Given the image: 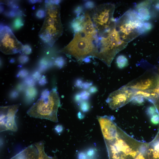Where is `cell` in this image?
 Segmentation results:
<instances>
[{
	"mask_svg": "<svg viewBox=\"0 0 159 159\" xmlns=\"http://www.w3.org/2000/svg\"><path fill=\"white\" fill-rule=\"evenodd\" d=\"M109 159H135L144 143L132 138L116 124L102 132Z\"/></svg>",
	"mask_w": 159,
	"mask_h": 159,
	"instance_id": "obj_1",
	"label": "cell"
},
{
	"mask_svg": "<svg viewBox=\"0 0 159 159\" xmlns=\"http://www.w3.org/2000/svg\"><path fill=\"white\" fill-rule=\"evenodd\" d=\"M96 32L93 43L95 57L110 67L115 55L124 49L128 43L120 37L116 27V22Z\"/></svg>",
	"mask_w": 159,
	"mask_h": 159,
	"instance_id": "obj_2",
	"label": "cell"
},
{
	"mask_svg": "<svg viewBox=\"0 0 159 159\" xmlns=\"http://www.w3.org/2000/svg\"><path fill=\"white\" fill-rule=\"evenodd\" d=\"M59 0L45 1V15L40 31L39 37L45 43L52 46L63 32Z\"/></svg>",
	"mask_w": 159,
	"mask_h": 159,
	"instance_id": "obj_3",
	"label": "cell"
},
{
	"mask_svg": "<svg viewBox=\"0 0 159 159\" xmlns=\"http://www.w3.org/2000/svg\"><path fill=\"white\" fill-rule=\"evenodd\" d=\"M59 94L56 88L50 92L45 91L41 97L28 110L27 113L31 117L58 122L57 113L60 106Z\"/></svg>",
	"mask_w": 159,
	"mask_h": 159,
	"instance_id": "obj_4",
	"label": "cell"
},
{
	"mask_svg": "<svg viewBox=\"0 0 159 159\" xmlns=\"http://www.w3.org/2000/svg\"><path fill=\"white\" fill-rule=\"evenodd\" d=\"M144 23L138 18L135 10H131L116 20V26L121 38L128 43L145 33Z\"/></svg>",
	"mask_w": 159,
	"mask_h": 159,
	"instance_id": "obj_5",
	"label": "cell"
},
{
	"mask_svg": "<svg viewBox=\"0 0 159 159\" xmlns=\"http://www.w3.org/2000/svg\"><path fill=\"white\" fill-rule=\"evenodd\" d=\"M24 45L17 39L9 27L1 25L0 49L6 54H13L22 50Z\"/></svg>",
	"mask_w": 159,
	"mask_h": 159,
	"instance_id": "obj_6",
	"label": "cell"
},
{
	"mask_svg": "<svg viewBox=\"0 0 159 159\" xmlns=\"http://www.w3.org/2000/svg\"><path fill=\"white\" fill-rule=\"evenodd\" d=\"M135 91L124 85L110 94L106 102L111 109H117L130 102L134 96Z\"/></svg>",
	"mask_w": 159,
	"mask_h": 159,
	"instance_id": "obj_7",
	"label": "cell"
},
{
	"mask_svg": "<svg viewBox=\"0 0 159 159\" xmlns=\"http://www.w3.org/2000/svg\"><path fill=\"white\" fill-rule=\"evenodd\" d=\"M20 103L0 107V131L7 130L16 132L17 126L15 120L16 114Z\"/></svg>",
	"mask_w": 159,
	"mask_h": 159,
	"instance_id": "obj_8",
	"label": "cell"
},
{
	"mask_svg": "<svg viewBox=\"0 0 159 159\" xmlns=\"http://www.w3.org/2000/svg\"><path fill=\"white\" fill-rule=\"evenodd\" d=\"M157 81L151 77L144 74L125 85L127 87L135 90L145 91L153 90L156 86Z\"/></svg>",
	"mask_w": 159,
	"mask_h": 159,
	"instance_id": "obj_9",
	"label": "cell"
},
{
	"mask_svg": "<svg viewBox=\"0 0 159 159\" xmlns=\"http://www.w3.org/2000/svg\"><path fill=\"white\" fill-rule=\"evenodd\" d=\"M150 1H146L142 2L136 5L135 11L138 18L141 21H144L150 19Z\"/></svg>",
	"mask_w": 159,
	"mask_h": 159,
	"instance_id": "obj_10",
	"label": "cell"
},
{
	"mask_svg": "<svg viewBox=\"0 0 159 159\" xmlns=\"http://www.w3.org/2000/svg\"><path fill=\"white\" fill-rule=\"evenodd\" d=\"M147 157V159H159V138L148 144Z\"/></svg>",
	"mask_w": 159,
	"mask_h": 159,
	"instance_id": "obj_11",
	"label": "cell"
},
{
	"mask_svg": "<svg viewBox=\"0 0 159 159\" xmlns=\"http://www.w3.org/2000/svg\"><path fill=\"white\" fill-rule=\"evenodd\" d=\"M38 151V156L37 159H56V158L50 157L45 154L44 150V143L40 141L34 144Z\"/></svg>",
	"mask_w": 159,
	"mask_h": 159,
	"instance_id": "obj_12",
	"label": "cell"
},
{
	"mask_svg": "<svg viewBox=\"0 0 159 159\" xmlns=\"http://www.w3.org/2000/svg\"><path fill=\"white\" fill-rule=\"evenodd\" d=\"M116 63L117 67L119 68L122 69L128 65V61L125 56L120 55L117 57L116 59Z\"/></svg>",
	"mask_w": 159,
	"mask_h": 159,
	"instance_id": "obj_13",
	"label": "cell"
},
{
	"mask_svg": "<svg viewBox=\"0 0 159 159\" xmlns=\"http://www.w3.org/2000/svg\"><path fill=\"white\" fill-rule=\"evenodd\" d=\"M146 100L143 97L140 95L135 96L130 101L132 104L138 105L143 104Z\"/></svg>",
	"mask_w": 159,
	"mask_h": 159,
	"instance_id": "obj_14",
	"label": "cell"
},
{
	"mask_svg": "<svg viewBox=\"0 0 159 159\" xmlns=\"http://www.w3.org/2000/svg\"><path fill=\"white\" fill-rule=\"evenodd\" d=\"M24 25L22 19L20 17H18L14 20L13 23V26L15 29H19Z\"/></svg>",
	"mask_w": 159,
	"mask_h": 159,
	"instance_id": "obj_15",
	"label": "cell"
},
{
	"mask_svg": "<svg viewBox=\"0 0 159 159\" xmlns=\"http://www.w3.org/2000/svg\"><path fill=\"white\" fill-rule=\"evenodd\" d=\"M79 93L81 100H87L90 96V93L86 90L82 91Z\"/></svg>",
	"mask_w": 159,
	"mask_h": 159,
	"instance_id": "obj_16",
	"label": "cell"
},
{
	"mask_svg": "<svg viewBox=\"0 0 159 159\" xmlns=\"http://www.w3.org/2000/svg\"><path fill=\"white\" fill-rule=\"evenodd\" d=\"M56 64L59 67H62L64 65L65 61L62 57H59L57 58L55 61Z\"/></svg>",
	"mask_w": 159,
	"mask_h": 159,
	"instance_id": "obj_17",
	"label": "cell"
},
{
	"mask_svg": "<svg viewBox=\"0 0 159 159\" xmlns=\"http://www.w3.org/2000/svg\"><path fill=\"white\" fill-rule=\"evenodd\" d=\"M22 50L24 53L29 54L32 52V48L29 45L26 44L24 46Z\"/></svg>",
	"mask_w": 159,
	"mask_h": 159,
	"instance_id": "obj_18",
	"label": "cell"
},
{
	"mask_svg": "<svg viewBox=\"0 0 159 159\" xmlns=\"http://www.w3.org/2000/svg\"><path fill=\"white\" fill-rule=\"evenodd\" d=\"M144 27L145 32H148L152 29L153 26L150 23L144 22Z\"/></svg>",
	"mask_w": 159,
	"mask_h": 159,
	"instance_id": "obj_19",
	"label": "cell"
},
{
	"mask_svg": "<svg viewBox=\"0 0 159 159\" xmlns=\"http://www.w3.org/2000/svg\"><path fill=\"white\" fill-rule=\"evenodd\" d=\"M36 15L39 18H42L45 16V12L43 10L39 9L37 11Z\"/></svg>",
	"mask_w": 159,
	"mask_h": 159,
	"instance_id": "obj_20",
	"label": "cell"
},
{
	"mask_svg": "<svg viewBox=\"0 0 159 159\" xmlns=\"http://www.w3.org/2000/svg\"><path fill=\"white\" fill-rule=\"evenodd\" d=\"M85 7L88 9H92L95 7V4L92 1H87L85 4Z\"/></svg>",
	"mask_w": 159,
	"mask_h": 159,
	"instance_id": "obj_21",
	"label": "cell"
},
{
	"mask_svg": "<svg viewBox=\"0 0 159 159\" xmlns=\"http://www.w3.org/2000/svg\"><path fill=\"white\" fill-rule=\"evenodd\" d=\"M81 109L83 111H87L89 108V105L88 103L86 102H83L81 106Z\"/></svg>",
	"mask_w": 159,
	"mask_h": 159,
	"instance_id": "obj_22",
	"label": "cell"
},
{
	"mask_svg": "<svg viewBox=\"0 0 159 159\" xmlns=\"http://www.w3.org/2000/svg\"><path fill=\"white\" fill-rule=\"evenodd\" d=\"M28 57L26 56L22 55L20 56L19 58V62L22 63L26 62L28 60Z\"/></svg>",
	"mask_w": 159,
	"mask_h": 159,
	"instance_id": "obj_23",
	"label": "cell"
},
{
	"mask_svg": "<svg viewBox=\"0 0 159 159\" xmlns=\"http://www.w3.org/2000/svg\"><path fill=\"white\" fill-rule=\"evenodd\" d=\"M151 91L159 95V77H158L157 81V84L155 87Z\"/></svg>",
	"mask_w": 159,
	"mask_h": 159,
	"instance_id": "obj_24",
	"label": "cell"
},
{
	"mask_svg": "<svg viewBox=\"0 0 159 159\" xmlns=\"http://www.w3.org/2000/svg\"><path fill=\"white\" fill-rule=\"evenodd\" d=\"M92 84V83L91 82H84L82 88L85 89H89L91 87Z\"/></svg>",
	"mask_w": 159,
	"mask_h": 159,
	"instance_id": "obj_25",
	"label": "cell"
},
{
	"mask_svg": "<svg viewBox=\"0 0 159 159\" xmlns=\"http://www.w3.org/2000/svg\"><path fill=\"white\" fill-rule=\"evenodd\" d=\"M83 82V81L81 79L79 78L75 80V84L77 87L82 88Z\"/></svg>",
	"mask_w": 159,
	"mask_h": 159,
	"instance_id": "obj_26",
	"label": "cell"
},
{
	"mask_svg": "<svg viewBox=\"0 0 159 159\" xmlns=\"http://www.w3.org/2000/svg\"><path fill=\"white\" fill-rule=\"evenodd\" d=\"M83 10V8L82 6H77L74 9V12L78 16L82 12Z\"/></svg>",
	"mask_w": 159,
	"mask_h": 159,
	"instance_id": "obj_27",
	"label": "cell"
},
{
	"mask_svg": "<svg viewBox=\"0 0 159 159\" xmlns=\"http://www.w3.org/2000/svg\"><path fill=\"white\" fill-rule=\"evenodd\" d=\"M98 89L95 86H91L89 89V92L91 94H93L97 92Z\"/></svg>",
	"mask_w": 159,
	"mask_h": 159,
	"instance_id": "obj_28",
	"label": "cell"
},
{
	"mask_svg": "<svg viewBox=\"0 0 159 159\" xmlns=\"http://www.w3.org/2000/svg\"><path fill=\"white\" fill-rule=\"evenodd\" d=\"M74 99L77 102H79L81 100L79 93H77L75 95Z\"/></svg>",
	"mask_w": 159,
	"mask_h": 159,
	"instance_id": "obj_29",
	"label": "cell"
},
{
	"mask_svg": "<svg viewBox=\"0 0 159 159\" xmlns=\"http://www.w3.org/2000/svg\"><path fill=\"white\" fill-rule=\"evenodd\" d=\"M155 7L156 9L159 10V3H158L156 4Z\"/></svg>",
	"mask_w": 159,
	"mask_h": 159,
	"instance_id": "obj_30",
	"label": "cell"
},
{
	"mask_svg": "<svg viewBox=\"0 0 159 159\" xmlns=\"http://www.w3.org/2000/svg\"><path fill=\"white\" fill-rule=\"evenodd\" d=\"M30 2H31V3L34 4L37 2V1H30Z\"/></svg>",
	"mask_w": 159,
	"mask_h": 159,
	"instance_id": "obj_31",
	"label": "cell"
},
{
	"mask_svg": "<svg viewBox=\"0 0 159 159\" xmlns=\"http://www.w3.org/2000/svg\"></svg>",
	"mask_w": 159,
	"mask_h": 159,
	"instance_id": "obj_32",
	"label": "cell"
}]
</instances>
